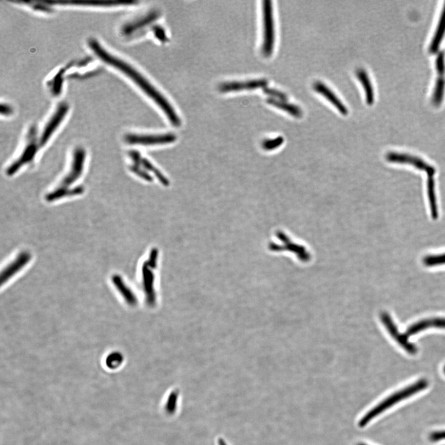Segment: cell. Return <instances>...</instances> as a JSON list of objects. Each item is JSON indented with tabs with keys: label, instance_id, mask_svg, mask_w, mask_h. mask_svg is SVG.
Instances as JSON below:
<instances>
[{
	"label": "cell",
	"instance_id": "cell-1",
	"mask_svg": "<svg viewBox=\"0 0 445 445\" xmlns=\"http://www.w3.org/2000/svg\"><path fill=\"white\" fill-rule=\"evenodd\" d=\"M88 45L92 52L101 61L125 74V75L133 80L147 95H148L152 100L155 101L156 104L165 112L171 123L174 126H179L180 124V119L177 116L174 108L170 105L169 101L152 85L151 83L141 73L135 70L130 64L108 52L96 39H89Z\"/></svg>",
	"mask_w": 445,
	"mask_h": 445
},
{
	"label": "cell",
	"instance_id": "cell-2",
	"mask_svg": "<svg viewBox=\"0 0 445 445\" xmlns=\"http://www.w3.org/2000/svg\"><path fill=\"white\" fill-rule=\"evenodd\" d=\"M428 382L426 379H420L414 384L409 385L405 388L400 389L385 398L369 411L366 413L359 421V426L360 427H364L368 425L373 419L379 416L380 414L386 411L387 409L393 407L394 405L398 404L406 399L411 397L424 389L427 388Z\"/></svg>",
	"mask_w": 445,
	"mask_h": 445
},
{
	"label": "cell",
	"instance_id": "cell-3",
	"mask_svg": "<svg viewBox=\"0 0 445 445\" xmlns=\"http://www.w3.org/2000/svg\"><path fill=\"white\" fill-rule=\"evenodd\" d=\"M38 131L36 127H32L31 130H29L28 133V138H27V143L25 145L24 151H22L21 155L17 160L14 161L12 164L9 166L6 170V174L8 176H13L24 166L31 163L35 158L36 154L38 153L39 146L40 145L38 144Z\"/></svg>",
	"mask_w": 445,
	"mask_h": 445
},
{
	"label": "cell",
	"instance_id": "cell-4",
	"mask_svg": "<svg viewBox=\"0 0 445 445\" xmlns=\"http://www.w3.org/2000/svg\"><path fill=\"white\" fill-rule=\"evenodd\" d=\"M264 18V41L262 52L265 56H271L275 45V27H274L273 6L271 0L263 1Z\"/></svg>",
	"mask_w": 445,
	"mask_h": 445
},
{
	"label": "cell",
	"instance_id": "cell-5",
	"mask_svg": "<svg viewBox=\"0 0 445 445\" xmlns=\"http://www.w3.org/2000/svg\"><path fill=\"white\" fill-rule=\"evenodd\" d=\"M387 160L391 163H400L413 166L417 169L424 171L426 173L428 176H434L436 170L432 166L428 165L423 159L417 156L408 155L406 154H400L397 152H389L387 154Z\"/></svg>",
	"mask_w": 445,
	"mask_h": 445
},
{
	"label": "cell",
	"instance_id": "cell-6",
	"mask_svg": "<svg viewBox=\"0 0 445 445\" xmlns=\"http://www.w3.org/2000/svg\"><path fill=\"white\" fill-rule=\"evenodd\" d=\"M85 158L86 152L84 149L79 147L75 150L73 153L71 170L61 181L60 186L69 188L79 179L84 171Z\"/></svg>",
	"mask_w": 445,
	"mask_h": 445
},
{
	"label": "cell",
	"instance_id": "cell-7",
	"mask_svg": "<svg viewBox=\"0 0 445 445\" xmlns=\"http://www.w3.org/2000/svg\"><path fill=\"white\" fill-rule=\"evenodd\" d=\"M68 111V106L66 103H61L57 107L56 111L53 116L51 117L49 121L45 126L44 129L41 134L39 145L40 147H43L47 144L51 137L54 135L55 131L63 121Z\"/></svg>",
	"mask_w": 445,
	"mask_h": 445
},
{
	"label": "cell",
	"instance_id": "cell-8",
	"mask_svg": "<svg viewBox=\"0 0 445 445\" xmlns=\"http://www.w3.org/2000/svg\"><path fill=\"white\" fill-rule=\"evenodd\" d=\"M383 324L386 327L388 333L401 347L410 354L417 353V348L412 343L409 342L408 337L405 334L400 333L398 327L394 323L390 315L387 313H383L381 316Z\"/></svg>",
	"mask_w": 445,
	"mask_h": 445
},
{
	"label": "cell",
	"instance_id": "cell-9",
	"mask_svg": "<svg viewBox=\"0 0 445 445\" xmlns=\"http://www.w3.org/2000/svg\"><path fill=\"white\" fill-rule=\"evenodd\" d=\"M175 136L172 134L161 135H128L125 137L127 143L130 144L152 145L174 141Z\"/></svg>",
	"mask_w": 445,
	"mask_h": 445
},
{
	"label": "cell",
	"instance_id": "cell-10",
	"mask_svg": "<svg viewBox=\"0 0 445 445\" xmlns=\"http://www.w3.org/2000/svg\"><path fill=\"white\" fill-rule=\"evenodd\" d=\"M31 259V255L29 253L23 252L19 253L17 257L2 271L1 279H0L1 284L3 285L6 283L7 281L10 280L13 276L24 268Z\"/></svg>",
	"mask_w": 445,
	"mask_h": 445
},
{
	"label": "cell",
	"instance_id": "cell-11",
	"mask_svg": "<svg viewBox=\"0 0 445 445\" xmlns=\"http://www.w3.org/2000/svg\"><path fill=\"white\" fill-rule=\"evenodd\" d=\"M268 84L265 79H255L243 82H229L223 83L220 85L221 92H229L252 90L258 88H265Z\"/></svg>",
	"mask_w": 445,
	"mask_h": 445
},
{
	"label": "cell",
	"instance_id": "cell-12",
	"mask_svg": "<svg viewBox=\"0 0 445 445\" xmlns=\"http://www.w3.org/2000/svg\"><path fill=\"white\" fill-rule=\"evenodd\" d=\"M430 328L445 329V318H432L415 323L407 329L405 335L409 338V336L416 335L419 332Z\"/></svg>",
	"mask_w": 445,
	"mask_h": 445
},
{
	"label": "cell",
	"instance_id": "cell-13",
	"mask_svg": "<svg viewBox=\"0 0 445 445\" xmlns=\"http://www.w3.org/2000/svg\"><path fill=\"white\" fill-rule=\"evenodd\" d=\"M313 89H314L315 91L319 92V94L325 97L329 102L332 103L334 107L337 108V110L341 114L348 115V110L347 107H346L344 103L324 83L320 81L315 82L314 84H313Z\"/></svg>",
	"mask_w": 445,
	"mask_h": 445
},
{
	"label": "cell",
	"instance_id": "cell-14",
	"mask_svg": "<svg viewBox=\"0 0 445 445\" xmlns=\"http://www.w3.org/2000/svg\"><path fill=\"white\" fill-rule=\"evenodd\" d=\"M84 188L82 186H76L74 188L59 186L52 192L48 193L46 195V200L49 202H54L61 199L62 198L68 197V196L71 197V196L82 194L84 193Z\"/></svg>",
	"mask_w": 445,
	"mask_h": 445
},
{
	"label": "cell",
	"instance_id": "cell-15",
	"mask_svg": "<svg viewBox=\"0 0 445 445\" xmlns=\"http://www.w3.org/2000/svg\"><path fill=\"white\" fill-rule=\"evenodd\" d=\"M445 34V3L443 8L437 28L431 41L429 51L432 54L437 53L441 45Z\"/></svg>",
	"mask_w": 445,
	"mask_h": 445
},
{
	"label": "cell",
	"instance_id": "cell-16",
	"mask_svg": "<svg viewBox=\"0 0 445 445\" xmlns=\"http://www.w3.org/2000/svg\"><path fill=\"white\" fill-rule=\"evenodd\" d=\"M158 17V12H156V11H152V12L150 13L148 15L145 16L144 17L140 18V19L137 20H135V21L130 22V24L124 25L123 29H122V31H123L124 34L128 35V34H130L133 33V32L137 31L138 29L141 28V27L145 26V25L153 22L154 20H155Z\"/></svg>",
	"mask_w": 445,
	"mask_h": 445
},
{
	"label": "cell",
	"instance_id": "cell-17",
	"mask_svg": "<svg viewBox=\"0 0 445 445\" xmlns=\"http://www.w3.org/2000/svg\"><path fill=\"white\" fill-rule=\"evenodd\" d=\"M356 75L359 81L363 85L367 103L368 105H372L374 101V91L368 73L364 69H359L357 71Z\"/></svg>",
	"mask_w": 445,
	"mask_h": 445
},
{
	"label": "cell",
	"instance_id": "cell-18",
	"mask_svg": "<svg viewBox=\"0 0 445 445\" xmlns=\"http://www.w3.org/2000/svg\"><path fill=\"white\" fill-rule=\"evenodd\" d=\"M269 104L274 107L280 108L281 110L289 113L290 115L294 117H301L303 115V111L297 106L287 102L286 100H279V99L270 98L267 100Z\"/></svg>",
	"mask_w": 445,
	"mask_h": 445
},
{
	"label": "cell",
	"instance_id": "cell-19",
	"mask_svg": "<svg viewBox=\"0 0 445 445\" xmlns=\"http://www.w3.org/2000/svg\"><path fill=\"white\" fill-rule=\"evenodd\" d=\"M426 187H427V195L428 200H429L431 215H432L433 219L436 220L439 216V212H438L437 197H436L435 193V183L433 176H428Z\"/></svg>",
	"mask_w": 445,
	"mask_h": 445
},
{
	"label": "cell",
	"instance_id": "cell-20",
	"mask_svg": "<svg viewBox=\"0 0 445 445\" xmlns=\"http://www.w3.org/2000/svg\"><path fill=\"white\" fill-rule=\"evenodd\" d=\"M445 74H438L432 95V101L435 106L441 104L445 91Z\"/></svg>",
	"mask_w": 445,
	"mask_h": 445
},
{
	"label": "cell",
	"instance_id": "cell-21",
	"mask_svg": "<svg viewBox=\"0 0 445 445\" xmlns=\"http://www.w3.org/2000/svg\"><path fill=\"white\" fill-rule=\"evenodd\" d=\"M112 282L116 287V289L124 299L130 304H135V297L134 296L132 292L129 289L128 287L123 282V280L119 275H114L112 276Z\"/></svg>",
	"mask_w": 445,
	"mask_h": 445
},
{
	"label": "cell",
	"instance_id": "cell-22",
	"mask_svg": "<svg viewBox=\"0 0 445 445\" xmlns=\"http://www.w3.org/2000/svg\"><path fill=\"white\" fill-rule=\"evenodd\" d=\"M426 267H434L445 264V253L440 255H428L423 260Z\"/></svg>",
	"mask_w": 445,
	"mask_h": 445
},
{
	"label": "cell",
	"instance_id": "cell-23",
	"mask_svg": "<svg viewBox=\"0 0 445 445\" xmlns=\"http://www.w3.org/2000/svg\"><path fill=\"white\" fill-rule=\"evenodd\" d=\"M122 362V356L120 354L117 352H114L107 357L106 360L108 368H115L120 365Z\"/></svg>",
	"mask_w": 445,
	"mask_h": 445
},
{
	"label": "cell",
	"instance_id": "cell-24",
	"mask_svg": "<svg viewBox=\"0 0 445 445\" xmlns=\"http://www.w3.org/2000/svg\"><path fill=\"white\" fill-rule=\"evenodd\" d=\"M264 91L267 95L273 96V97H275L274 98H277L276 99H279V100H286L288 98V97L285 94L277 91V90L269 88V87L265 88V87Z\"/></svg>",
	"mask_w": 445,
	"mask_h": 445
},
{
	"label": "cell",
	"instance_id": "cell-25",
	"mask_svg": "<svg viewBox=\"0 0 445 445\" xmlns=\"http://www.w3.org/2000/svg\"><path fill=\"white\" fill-rule=\"evenodd\" d=\"M429 440L432 442H438L445 440V430L432 432L429 436Z\"/></svg>",
	"mask_w": 445,
	"mask_h": 445
},
{
	"label": "cell",
	"instance_id": "cell-26",
	"mask_svg": "<svg viewBox=\"0 0 445 445\" xmlns=\"http://www.w3.org/2000/svg\"><path fill=\"white\" fill-rule=\"evenodd\" d=\"M154 30H155V34L156 38L160 39V40H165L166 36L164 30L160 27H156Z\"/></svg>",
	"mask_w": 445,
	"mask_h": 445
},
{
	"label": "cell",
	"instance_id": "cell-27",
	"mask_svg": "<svg viewBox=\"0 0 445 445\" xmlns=\"http://www.w3.org/2000/svg\"><path fill=\"white\" fill-rule=\"evenodd\" d=\"M12 112V109H11L10 106L7 104H1V115H10Z\"/></svg>",
	"mask_w": 445,
	"mask_h": 445
},
{
	"label": "cell",
	"instance_id": "cell-28",
	"mask_svg": "<svg viewBox=\"0 0 445 445\" xmlns=\"http://www.w3.org/2000/svg\"><path fill=\"white\" fill-rule=\"evenodd\" d=\"M359 445H365V444H359Z\"/></svg>",
	"mask_w": 445,
	"mask_h": 445
},
{
	"label": "cell",
	"instance_id": "cell-29",
	"mask_svg": "<svg viewBox=\"0 0 445 445\" xmlns=\"http://www.w3.org/2000/svg\"><path fill=\"white\" fill-rule=\"evenodd\" d=\"M444 372H445V368H444Z\"/></svg>",
	"mask_w": 445,
	"mask_h": 445
}]
</instances>
